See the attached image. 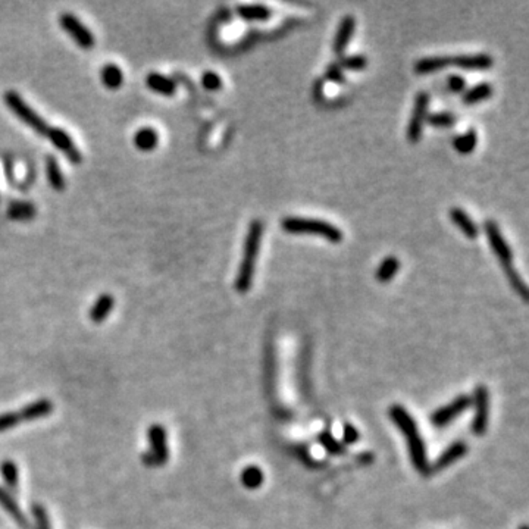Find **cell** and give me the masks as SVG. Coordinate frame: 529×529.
<instances>
[{
    "mask_svg": "<svg viewBox=\"0 0 529 529\" xmlns=\"http://www.w3.org/2000/svg\"><path fill=\"white\" fill-rule=\"evenodd\" d=\"M390 418L393 419L397 428L404 434L406 442H408L411 460L415 466V469L422 475H428L431 467L428 463V456H426L425 442L421 438L415 419L411 416L408 409L403 408L400 404H394L390 409Z\"/></svg>",
    "mask_w": 529,
    "mask_h": 529,
    "instance_id": "1",
    "label": "cell"
},
{
    "mask_svg": "<svg viewBox=\"0 0 529 529\" xmlns=\"http://www.w3.org/2000/svg\"><path fill=\"white\" fill-rule=\"evenodd\" d=\"M262 234H263V223L262 221H252L249 231L244 238V249H243V257L238 268V275L235 278L234 287L240 293H246L250 290L253 275H255V267H256V257L260 250V243H262Z\"/></svg>",
    "mask_w": 529,
    "mask_h": 529,
    "instance_id": "2",
    "label": "cell"
},
{
    "mask_svg": "<svg viewBox=\"0 0 529 529\" xmlns=\"http://www.w3.org/2000/svg\"><path fill=\"white\" fill-rule=\"evenodd\" d=\"M281 227L291 234H315L331 243L343 241V231L323 219L287 216L281 221Z\"/></svg>",
    "mask_w": 529,
    "mask_h": 529,
    "instance_id": "3",
    "label": "cell"
},
{
    "mask_svg": "<svg viewBox=\"0 0 529 529\" xmlns=\"http://www.w3.org/2000/svg\"><path fill=\"white\" fill-rule=\"evenodd\" d=\"M4 100L9 111L13 112L19 121L24 122V124L30 127L35 134L48 137L52 126H49L48 121L42 115L37 113L16 91H6Z\"/></svg>",
    "mask_w": 529,
    "mask_h": 529,
    "instance_id": "4",
    "label": "cell"
},
{
    "mask_svg": "<svg viewBox=\"0 0 529 529\" xmlns=\"http://www.w3.org/2000/svg\"><path fill=\"white\" fill-rule=\"evenodd\" d=\"M59 24L69 34V37L81 49L90 50L94 48L96 38L93 33L83 23H81L74 13L64 12L59 16Z\"/></svg>",
    "mask_w": 529,
    "mask_h": 529,
    "instance_id": "5",
    "label": "cell"
},
{
    "mask_svg": "<svg viewBox=\"0 0 529 529\" xmlns=\"http://www.w3.org/2000/svg\"><path fill=\"white\" fill-rule=\"evenodd\" d=\"M471 404H472V397L462 394L456 397L452 403L445 404L438 411H435L431 415V423L437 426V428H444V426L450 425V422H453L457 416H460L462 413H464L467 409H469Z\"/></svg>",
    "mask_w": 529,
    "mask_h": 529,
    "instance_id": "6",
    "label": "cell"
},
{
    "mask_svg": "<svg viewBox=\"0 0 529 529\" xmlns=\"http://www.w3.org/2000/svg\"><path fill=\"white\" fill-rule=\"evenodd\" d=\"M147 442L149 453L157 460L160 466L168 463L169 459V447H168V433L164 425L153 423L147 430Z\"/></svg>",
    "mask_w": 529,
    "mask_h": 529,
    "instance_id": "7",
    "label": "cell"
},
{
    "mask_svg": "<svg viewBox=\"0 0 529 529\" xmlns=\"http://www.w3.org/2000/svg\"><path fill=\"white\" fill-rule=\"evenodd\" d=\"M475 403V416L472 422V433L478 437L484 435L488 428V419H490V394L486 386L478 385L475 396L472 399Z\"/></svg>",
    "mask_w": 529,
    "mask_h": 529,
    "instance_id": "8",
    "label": "cell"
},
{
    "mask_svg": "<svg viewBox=\"0 0 529 529\" xmlns=\"http://www.w3.org/2000/svg\"><path fill=\"white\" fill-rule=\"evenodd\" d=\"M428 106H430V96L428 93L421 91L415 99V106L412 111V116L409 119L408 126V140L411 143H418L422 135L423 122L428 116Z\"/></svg>",
    "mask_w": 529,
    "mask_h": 529,
    "instance_id": "9",
    "label": "cell"
},
{
    "mask_svg": "<svg viewBox=\"0 0 529 529\" xmlns=\"http://www.w3.org/2000/svg\"><path fill=\"white\" fill-rule=\"evenodd\" d=\"M485 233H486L488 241H490V246H491L493 252L499 256V259L503 264V268L504 269L512 268L513 255H512L511 247H508L507 241L504 240L497 223L494 221H486L485 222Z\"/></svg>",
    "mask_w": 529,
    "mask_h": 529,
    "instance_id": "10",
    "label": "cell"
},
{
    "mask_svg": "<svg viewBox=\"0 0 529 529\" xmlns=\"http://www.w3.org/2000/svg\"><path fill=\"white\" fill-rule=\"evenodd\" d=\"M49 140L53 143V146L62 152L69 162L74 165H79L83 162V153L75 146L72 137L60 127H50V131L48 134Z\"/></svg>",
    "mask_w": 529,
    "mask_h": 529,
    "instance_id": "11",
    "label": "cell"
},
{
    "mask_svg": "<svg viewBox=\"0 0 529 529\" xmlns=\"http://www.w3.org/2000/svg\"><path fill=\"white\" fill-rule=\"evenodd\" d=\"M0 507L11 516V519L16 523L19 529H33L30 519L19 507L13 494H11L4 486H0Z\"/></svg>",
    "mask_w": 529,
    "mask_h": 529,
    "instance_id": "12",
    "label": "cell"
},
{
    "mask_svg": "<svg viewBox=\"0 0 529 529\" xmlns=\"http://www.w3.org/2000/svg\"><path fill=\"white\" fill-rule=\"evenodd\" d=\"M53 409H55V404L52 400L38 399L24 406V408L18 413H19V418H21V422H33V421H38L46 416H50Z\"/></svg>",
    "mask_w": 529,
    "mask_h": 529,
    "instance_id": "13",
    "label": "cell"
},
{
    "mask_svg": "<svg viewBox=\"0 0 529 529\" xmlns=\"http://www.w3.org/2000/svg\"><path fill=\"white\" fill-rule=\"evenodd\" d=\"M493 64L494 59L488 53L450 56V65H456L463 69H486L491 68Z\"/></svg>",
    "mask_w": 529,
    "mask_h": 529,
    "instance_id": "14",
    "label": "cell"
},
{
    "mask_svg": "<svg viewBox=\"0 0 529 529\" xmlns=\"http://www.w3.org/2000/svg\"><path fill=\"white\" fill-rule=\"evenodd\" d=\"M355 28H356V18L353 15H345L341 21H340V26H338V30L335 33V38H334V53L341 56L345 50V48H347L350 38L355 33Z\"/></svg>",
    "mask_w": 529,
    "mask_h": 529,
    "instance_id": "15",
    "label": "cell"
},
{
    "mask_svg": "<svg viewBox=\"0 0 529 529\" xmlns=\"http://www.w3.org/2000/svg\"><path fill=\"white\" fill-rule=\"evenodd\" d=\"M467 453V444L464 441H455L440 455L437 462L434 463V471H442L445 467L452 466L457 460H460Z\"/></svg>",
    "mask_w": 529,
    "mask_h": 529,
    "instance_id": "16",
    "label": "cell"
},
{
    "mask_svg": "<svg viewBox=\"0 0 529 529\" xmlns=\"http://www.w3.org/2000/svg\"><path fill=\"white\" fill-rule=\"evenodd\" d=\"M115 306V299L109 293L100 294L90 309V319L94 323H101L108 319Z\"/></svg>",
    "mask_w": 529,
    "mask_h": 529,
    "instance_id": "17",
    "label": "cell"
},
{
    "mask_svg": "<svg viewBox=\"0 0 529 529\" xmlns=\"http://www.w3.org/2000/svg\"><path fill=\"white\" fill-rule=\"evenodd\" d=\"M146 84L152 91L159 93L162 96H172L177 90L175 81L159 72H150L146 78Z\"/></svg>",
    "mask_w": 529,
    "mask_h": 529,
    "instance_id": "18",
    "label": "cell"
},
{
    "mask_svg": "<svg viewBox=\"0 0 529 529\" xmlns=\"http://www.w3.org/2000/svg\"><path fill=\"white\" fill-rule=\"evenodd\" d=\"M450 218H452V221L462 230V233L467 238H472L474 240V238L478 237L479 230L477 227V223L474 222V219L469 215H467L463 209H460V208H452Z\"/></svg>",
    "mask_w": 529,
    "mask_h": 529,
    "instance_id": "19",
    "label": "cell"
},
{
    "mask_svg": "<svg viewBox=\"0 0 529 529\" xmlns=\"http://www.w3.org/2000/svg\"><path fill=\"white\" fill-rule=\"evenodd\" d=\"M0 475H2V479L6 485L5 490L15 496L19 490V471L16 463L13 460L5 459L0 463Z\"/></svg>",
    "mask_w": 529,
    "mask_h": 529,
    "instance_id": "20",
    "label": "cell"
},
{
    "mask_svg": "<svg viewBox=\"0 0 529 529\" xmlns=\"http://www.w3.org/2000/svg\"><path fill=\"white\" fill-rule=\"evenodd\" d=\"M46 175L50 187L55 191H64L67 187V181L62 174V169H60L57 160L55 156H48L46 157Z\"/></svg>",
    "mask_w": 529,
    "mask_h": 529,
    "instance_id": "21",
    "label": "cell"
},
{
    "mask_svg": "<svg viewBox=\"0 0 529 529\" xmlns=\"http://www.w3.org/2000/svg\"><path fill=\"white\" fill-rule=\"evenodd\" d=\"M157 143H159V134L152 127H141L134 134V145L138 150L150 152L156 149Z\"/></svg>",
    "mask_w": 529,
    "mask_h": 529,
    "instance_id": "22",
    "label": "cell"
},
{
    "mask_svg": "<svg viewBox=\"0 0 529 529\" xmlns=\"http://www.w3.org/2000/svg\"><path fill=\"white\" fill-rule=\"evenodd\" d=\"M450 65V56H430L419 59L415 64V71L418 74H431Z\"/></svg>",
    "mask_w": 529,
    "mask_h": 529,
    "instance_id": "23",
    "label": "cell"
},
{
    "mask_svg": "<svg viewBox=\"0 0 529 529\" xmlns=\"http://www.w3.org/2000/svg\"><path fill=\"white\" fill-rule=\"evenodd\" d=\"M100 78L101 83L105 84V87L111 90H116L124 83V74H122V69L115 65V64H106L100 71Z\"/></svg>",
    "mask_w": 529,
    "mask_h": 529,
    "instance_id": "24",
    "label": "cell"
},
{
    "mask_svg": "<svg viewBox=\"0 0 529 529\" xmlns=\"http://www.w3.org/2000/svg\"><path fill=\"white\" fill-rule=\"evenodd\" d=\"M8 218L15 221H28L35 216L37 209L30 201H13L8 208Z\"/></svg>",
    "mask_w": 529,
    "mask_h": 529,
    "instance_id": "25",
    "label": "cell"
},
{
    "mask_svg": "<svg viewBox=\"0 0 529 529\" xmlns=\"http://www.w3.org/2000/svg\"><path fill=\"white\" fill-rule=\"evenodd\" d=\"M237 12L244 19H268L271 16V9L262 4H244L237 6Z\"/></svg>",
    "mask_w": 529,
    "mask_h": 529,
    "instance_id": "26",
    "label": "cell"
},
{
    "mask_svg": "<svg viewBox=\"0 0 529 529\" xmlns=\"http://www.w3.org/2000/svg\"><path fill=\"white\" fill-rule=\"evenodd\" d=\"M400 268V260L396 256H386L378 267L375 277L379 282H389L397 274Z\"/></svg>",
    "mask_w": 529,
    "mask_h": 529,
    "instance_id": "27",
    "label": "cell"
},
{
    "mask_svg": "<svg viewBox=\"0 0 529 529\" xmlns=\"http://www.w3.org/2000/svg\"><path fill=\"white\" fill-rule=\"evenodd\" d=\"M477 143H478V135H477V131L474 128L467 130L464 134L462 135H457L455 137L453 140V147L462 153V155H467L471 153L475 147H477Z\"/></svg>",
    "mask_w": 529,
    "mask_h": 529,
    "instance_id": "28",
    "label": "cell"
},
{
    "mask_svg": "<svg viewBox=\"0 0 529 529\" xmlns=\"http://www.w3.org/2000/svg\"><path fill=\"white\" fill-rule=\"evenodd\" d=\"M241 484L244 488H247V490H256V488H259L262 484H263V472L260 467L257 466H247L244 467L243 472H241Z\"/></svg>",
    "mask_w": 529,
    "mask_h": 529,
    "instance_id": "29",
    "label": "cell"
},
{
    "mask_svg": "<svg viewBox=\"0 0 529 529\" xmlns=\"http://www.w3.org/2000/svg\"><path fill=\"white\" fill-rule=\"evenodd\" d=\"M493 94V86L490 83H479L477 86H474L472 89L467 90L464 94H463V101L467 105H472V104H477V101H481V100H485Z\"/></svg>",
    "mask_w": 529,
    "mask_h": 529,
    "instance_id": "30",
    "label": "cell"
},
{
    "mask_svg": "<svg viewBox=\"0 0 529 529\" xmlns=\"http://www.w3.org/2000/svg\"><path fill=\"white\" fill-rule=\"evenodd\" d=\"M30 512L34 520V529H52L49 512L42 503H33L30 507Z\"/></svg>",
    "mask_w": 529,
    "mask_h": 529,
    "instance_id": "31",
    "label": "cell"
},
{
    "mask_svg": "<svg viewBox=\"0 0 529 529\" xmlns=\"http://www.w3.org/2000/svg\"><path fill=\"white\" fill-rule=\"evenodd\" d=\"M338 65L341 69H352V71H359L363 69L366 65H368V59L363 55H349V56H341Z\"/></svg>",
    "mask_w": 529,
    "mask_h": 529,
    "instance_id": "32",
    "label": "cell"
},
{
    "mask_svg": "<svg viewBox=\"0 0 529 529\" xmlns=\"http://www.w3.org/2000/svg\"><path fill=\"white\" fill-rule=\"evenodd\" d=\"M504 272H506L508 281H511L512 287L516 290V293H518V294H519L525 301H528V299H529V296H528V287H526V284L523 282L522 277L519 275V272L515 271L513 267H512V268H508V269H504Z\"/></svg>",
    "mask_w": 529,
    "mask_h": 529,
    "instance_id": "33",
    "label": "cell"
},
{
    "mask_svg": "<svg viewBox=\"0 0 529 529\" xmlns=\"http://www.w3.org/2000/svg\"><path fill=\"white\" fill-rule=\"evenodd\" d=\"M21 423L23 422H21V418H19L18 412L0 413V433H6L9 430H13Z\"/></svg>",
    "mask_w": 529,
    "mask_h": 529,
    "instance_id": "34",
    "label": "cell"
},
{
    "mask_svg": "<svg viewBox=\"0 0 529 529\" xmlns=\"http://www.w3.org/2000/svg\"><path fill=\"white\" fill-rule=\"evenodd\" d=\"M426 121L435 127H447V126L455 124L456 116L449 112H437V113H431L426 116Z\"/></svg>",
    "mask_w": 529,
    "mask_h": 529,
    "instance_id": "35",
    "label": "cell"
},
{
    "mask_svg": "<svg viewBox=\"0 0 529 529\" xmlns=\"http://www.w3.org/2000/svg\"><path fill=\"white\" fill-rule=\"evenodd\" d=\"M201 86L209 91L219 90L222 87V78L213 71H206L201 75Z\"/></svg>",
    "mask_w": 529,
    "mask_h": 529,
    "instance_id": "36",
    "label": "cell"
},
{
    "mask_svg": "<svg viewBox=\"0 0 529 529\" xmlns=\"http://www.w3.org/2000/svg\"><path fill=\"white\" fill-rule=\"evenodd\" d=\"M319 442L325 447V450H327V452H330L331 455H340V453H343L344 452V449H343V445L331 435V434H327V433H323V434H321V437H319Z\"/></svg>",
    "mask_w": 529,
    "mask_h": 529,
    "instance_id": "37",
    "label": "cell"
},
{
    "mask_svg": "<svg viewBox=\"0 0 529 529\" xmlns=\"http://www.w3.org/2000/svg\"><path fill=\"white\" fill-rule=\"evenodd\" d=\"M325 77L334 81V83H344V79H345L343 69L337 62H333L327 67V74H325Z\"/></svg>",
    "mask_w": 529,
    "mask_h": 529,
    "instance_id": "38",
    "label": "cell"
},
{
    "mask_svg": "<svg viewBox=\"0 0 529 529\" xmlns=\"http://www.w3.org/2000/svg\"><path fill=\"white\" fill-rule=\"evenodd\" d=\"M343 440L345 444H353L359 440V431L355 428L353 425L345 423L343 430Z\"/></svg>",
    "mask_w": 529,
    "mask_h": 529,
    "instance_id": "39",
    "label": "cell"
},
{
    "mask_svg": "<svg viewBox=\"0 0 529 529\" xmlns=\"http://www.w3.org/2000/svg\"><path fill=\"white\" fill-rule=\"evenodd\" d=\"M447 83H449V89H450L452 91L459 93V91H462V90L464 89V86H466V79H464L463 77H460V75L453 74V75L449 77V79H447Z\"/></svg>",
    "mask_w": 529,
    "mask_h": 529,
    "instance_id": "40",
    "label": "cell"
},
{
    "mask_svg": "<svg viewBox=\"0 0 529 529\" xmlns=\"http://www.w3.org/2000/svg\"><path fill=\"white\" fill-rule=\"evenodd\" d=\"M141 462H143V464L146 467H160V464L157 463V460L149 452L141 455Z\"/></svg>",
    "mask_w": 529,
    "mask_h": 529,
    "instance_id": "41",
    "label": "cell"
},
{
    "mask_svg": "<svg viewBox=\"0 0 529 529\" xmlns=\"http://www.w3.org/2000/svg\"><path fill=\"white\" fill-rule=\"evenodd\" d=\"M520 529H528V526H526V525H523V526H520Z\"/></svg>",
    "mask_w": 529,
    "mask_h": 529,
    "instance_id": "42",
    "label": "cell"
}]
</instances>
